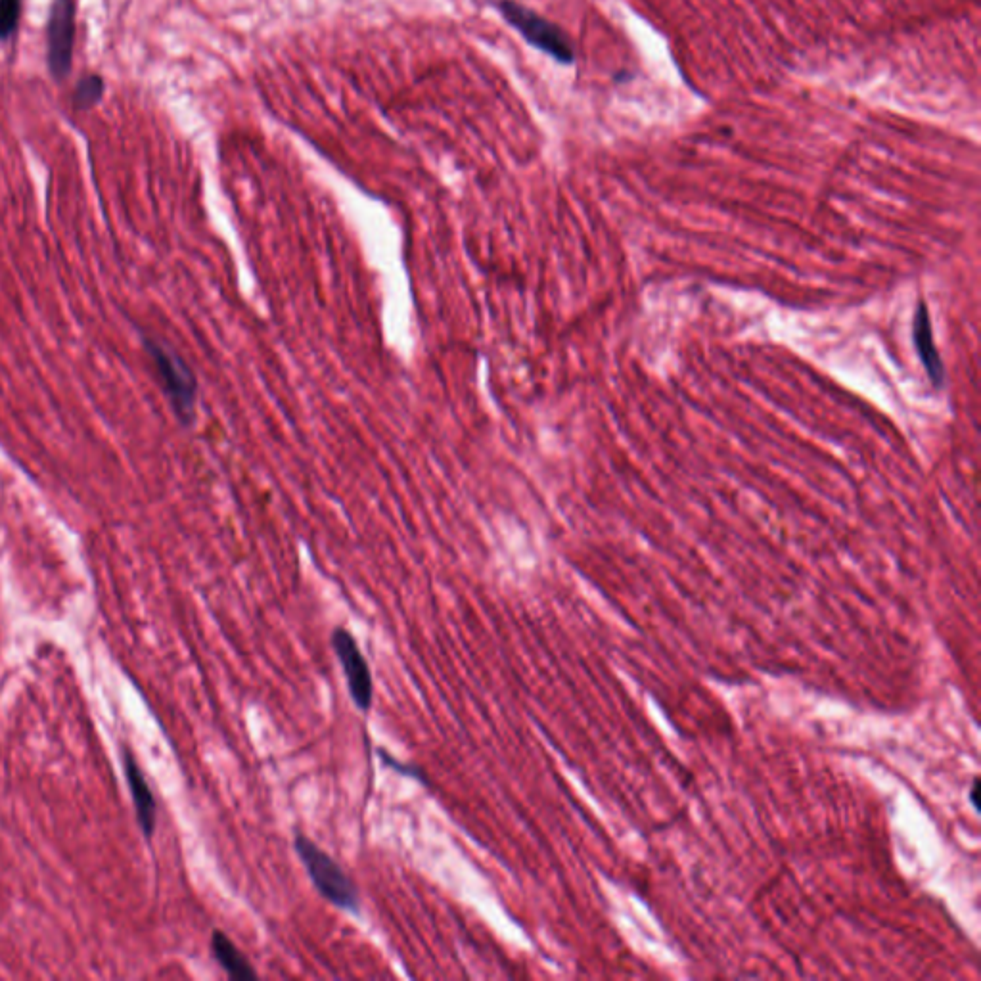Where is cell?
Here are the masks:
<instances>
[{"mask_svg": "<svg viewBox=\"0 0 981 981\" xmlns=\"http://www.w3.org/2000/svg\"><path fill=\"white\" fill-rule=\"evenodd\" d=\"M297 857L307 870V876L320 897L332 903L336 909L345 913L361 914V893L351 876L343 870L342 865L326 853L322 847L315 844L305 834L296 832L294 838Z\"/></svg>", "mask_w": 981, "mask_h": 981, "instance_id": "6da1fadb", "label": "cell"}, {"mask_svg": "<svg viewBox=\"0 0 981 981\" xmlns=\"http://www.w3.org/2000/svg\"><path fill=\"white\" fill-rule=\"evenodd\" d=\"M144 347L158 368L163 389L183 422H190L196 411L198 382L183 359L165 343L144 340Z\"/></svg>", "mask_w": 981, "mask_h": 981, "instance_id": "7a4b0ae2", "label": "cell"}, {"mask_svg": "<svg viewBox=\"0 0 981 981\" xmlns=\"http://www.w3.org/2000/svg\"><path fill=\"white\" fill-rule=\"evenodd\" d=\"M497 8L501 10L502 18L512 27H516L527 43L547 52L548 56H552L560 64H571L575 60L570 39L558 25L548 22L537 12L514 0H501Z\"/></svg>", "mask_w": 981, "mask_h": 981, "instance_id": "3957f363", "label": "cell"}, {"mask_svg": "<svg viewBox=\"0 0 981 981\" xmlns=\"http://www.w3.org/2000/svg\"><path fill=\"white\" fill-rule=\"evenodd\" d=\"M330 644L338 656V662L342 665L353 704L365 713L370 711L374 704V681H372L370 665L366 662L359 642L345 627H336L332 631Z\"/></svg>", "mask_w": 981, "mask_h": 981, "instance_id": "277c9868", "label": "cell"}, {"mask_svg": "<svg viewBox=\"0 0 981 981\" xmlns=\"http://www.w3.org/2000/svg\"><path fill=\"white\" fill-rule=\"evenodd\" d=\"M75 0H54L46 25V62L56 81L66 79L73 66Z\"/></svg>", "mask_w": 981, "mask_h": 981, "instance_id": "5b68a950", "label": "cell"}, {"mask_svg": "<svg viewBox=\"0 0 981 981\" xmlns=\"http://www.w3.org/2000/svg\"><path fill=\"white\" fill-rule=\"evenodd\" d=\"M123 771L137 811L138 826L146 838H152L158 824V803L148 784V778L142 773L135 755L129 750L123 753Z\"/></svg>", "mask_w": 981, "mask_h": 981, "instance_id": "8992f818", "label": "cell"}, {"mask_svg": "<svg viewBox=\"0 0 981 981\" xmlns=\"http://www.w3.org/2000/svg\"><path fill=\"white\" fill-rule=\"evenodd\" d=\"M914 343H916V349H918V355H920L922 365L926 368V372L930 374L932 384L936 388H941L943 386V378H945V368H943L941 357H939L936 345H934V336H932V324H930V317H928V309H926V305L922 301L918 303L916 315H914Z\"/></svg>", "mask_w": 981, "mask_h": 981, "instance_id": "52a82bcc", "label": "cell"}, {"mask_svg": "<svg viewBox=\"0 0 981 981\" xmlns=\"http://www.w3.org/2000/svg\"><path fill=\"white\" fill-rule=\"evenodd\" d=\"M211 953L217 964L229 974L232 980H257V972L253 968L248 957L242 955V951L234 945L225 932L215 930L211 936Z\"/></svg>", "mask_w": 981, "mask_h": 981, "instance_id": "ba28073f", "label": "cell"}, {"mask_svg": "<svg viewBox=\"0 0 981 981\" xmlns=\"http://www.w3.org/2000/svg\"><path fill=\"white\" fill-rule=\"evenodd\" d=\"M104 79L100 75H85L79 79L75 94H73V104L77 110H91L102 98H104Z\"/></svg>", "mask_w": 981, "mask_h": 981, "instance_id": "9c48e42d", "label": "cell"}, {"mask_svg": "<svg viewBox=\"0 0 981 981\" xmlns=\"http://www.w3.org/2000/svg\"><path fill=\"white\" fill-rule=\"evenodd\" d=\"M22 16V0H0V41L14 37Z\"/></svg>", "mask_w": 981, "mask_h": 981, "instance_id": "30bf717a", "label": "cell"}, {"mask_svg": "<svg viewBox=\"0 0 981 981\" xmlns=\"http://www.w3.org/2000/svg\"><path fill=\"white\" fill-rule=\"evenodd\" d=\"M378 757L382 759V763H384L388 769H391V771H395V773H399L401 776H409V778H414V780H418L420 784H426V786H428V776H426V773L422 771V767L409 765V763H401V761H397L393 755H389L386 750H378Z\"/></svg>", "mask_w": 981, "mask_h": 981, "instance_id": "8fae6325", "label": "cell"}]
</instances>
